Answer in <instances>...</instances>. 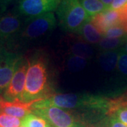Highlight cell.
Returning a JSON list of instances; mask_svg holds the SVG:
<instances>
[{
	"mask_svg": "<svg viewBox=\"0 0 127 127\" xmlns=\"http://www.w3.org/2000/svg\"><path fill=\"white\" fill-rule=\"evenodd\" d=\"M26 84L22 95L23 102H32L48 98L52 94L45 60L41 57L28 59Z\"/></svg>",
	"mask_w": 127,
	"mask_h": 127,
	"instance_id": "cell-1",
	"label": "cell"
},
{
	"mask_svg": "<svg viewBox=\"0 0 127 127\" xmlns=\"http://www.w3.org/2000/svg\"><path fill=\"white\" fill-rule=\"evenodd\" d=\"M109 98L100 95L86 93H59L53 94L48 98L36 101L32 105V110L49 107H56L64 109L88 108L100 110L106 114L109 108Z\"/></svg>",
	"mask_w": 127,
	"mask_h": 127,
	"instance_id": "cell-2",
	"label": "cell"
},
{
	"mask_svg": "<svg viewBox=\"0 0 127 127\" xmlns=\"http://www.w3.org/2000/svg\"><path fill=\"white\" fill-rule=\"evenodd\" d=\"M56 14L64 31L76 33L81 26L91 18L78 0H61Z\"/></svg>",
	"mask_w": 127,
	"mask_h": 127,
	"instance_id": "cell-3",
	"label": "cell"
},
{
	"mask_svg": "<svg viewBox=\"0 0 127 127\" xmlns=\"http://www.w3.org/2000/svg\"><path fill=\"white\" fill-rule=\"evenodd\" d=\"M56 26L57 20L53 12L26 20L18 36V42L33 40L45 36L54 31Z\"/></svg>",
	"mask_w": 127,
	"mask_h": 127,
	"instance_id": "cell-4",
	"label": "cell"
},
{
	"mask_svg": "<svg viewBox=\"0 0 127 127\" xmlns=\"http://www.w3.org/2000/svg\"><path fill=\"white\" fill-rule=\"evenodd\" d=\"M23 18L16 11L0 14V45L11 50L17 45L18 36L22 30Z\"/></svg>",
	"mask_w": 127,
	"mask_h": 127,
	"instance_id": "cell-5",
	"label": "cell"
},
{
	"mask_svg": "<svg viewBox=\"0 0 127 127\" xmlns=\"http://www.w3.org/2000/svg\"><path fill=\"white\" fill-rule=\"evenodd\" d=\"M61 0H19L16 11L26 20L56 11Z\"/></svg>",
	"mask_w": 127,
	"mask_h": 127,
	"instance_id": "cell-6",
	"label": "cell"
},
{
	"mask_svg": "<svg viewBox=\"0 0 127 127\" xmlns=\"http://www.w3.org/2000/svg\"><path fill=\"white\" fill-rule=\"evenodd\" d=\"M22 55L18 52L0 45V94L4 93Z\"/></svg>",
	"mask_w": 127,
	"mask_h": 127,
	"instance_id": "cell-7",
	"label": "cell"
},
{
	"mask_svg": "<svg viewBox=\"0 0 127 127\" xmlns=\"http://www.w3.org/2000/svg\"><path fill=\"white\" fill-rule=\"evenodd\" d=\"M35 114L45 119L49 124L56 127H85L71 114L64 109L56 107H42L32 110Z\"/></svg>",
	"mask_w": 127,
	"mask_h": 127,
	"instance_id": "cell-8",
	"label": "cell"
},
{
	"mask_svg": "<svg viewBox=\"0 0 127 127\" xmlns=\"http://www.w3.org/2000/svg\"><path fill=\"white\" fill-rule=\"evenodd\" d=\"M27 69V60L21 57L17 64L16 71L9 86L3 93L4 100L7 102L22 101Z\"/></svg>",
	"mask_w": 127,
	"mask_h": 127,
	"instance_id": "cell-9",
	"label": "cell"
},
{
	"mask_svg": "<svg viewBox=\"0 0 127 127\" xmlns=\"http://www.w3.org/2000/svg\"><path fill=\"white\" fill-rule=\"evenodd\" d=\"M122 16L121 10L107 9L91 18V21L102 35L111 28L121 26Z\"/></svg>",
	"mask_w": 127,
	"mask_h": 127,
	"instance_id": "cell-10",
	"label": "cell"
},
{
	"mask_svg": "<svg viewBox=\"0 0 127 127\" xmlns=\"http://www.w3.org/2000/svg\"><path fill=\"white\" fill-rule=\"evenodd\" d=\"M37 100L26 102L23 101L7 102L3 100L1 102V112L17 118L23 119L32 112V105Z\"/></svg>",
	"mask_w": 127,
	"mask_h": 127,
	"instance_id": "cell-11",
	"label": "cell"
},
{
	"mask_svg": "<svg viewBox=\"0 0 127 127\" xmlns=\"http://www.w3.org/2000/svg\"><path fill=\"white\" fill-rule=\"evenodd\" d=\"M70 55L83 59H90L94 55V50L83 39H73L69 43Z\"/></svg>",
	"mask_w": 127,
	"mask_h": 127,
	"instance_id": "cell-12",
	"label": "cell"
},
{
	"mask_svg": "<svg viewBox=\"0 0 127 127\" xmlns=\"http://www.w3.org/2000/svg\"><path fill=\"white\" fill-rule=\"evenodd\" d=\"M82 39L88 43L98 44L103 38L91 21L84 23L76 32Z\"/></svg>",
	"mask_w": 127,
	"mask_h": 127,
	"instance_id": "cell-13",
	"label": "cell"
},
{
	"mask_svg": "<svg viewBox=\"0 0 127 127\" xmlns=\"http://www.w3.org/2000/svg\"><path fill=\"white\" fill-rule=\"evenodd\" d=\"M119 52L116 50L103 51L99 55V62L102 68L105 71H112L117 64Z\"/></svg>",
	"mask_w": 127,
	"mask_h": 127,
	"instance_id": "cell-14",
	"label": "cell"
},
{
	"mask_svg": "<svg viewBox=\"0 0 127 127\" xmlns=\"http://www.w3.org/2000/svg\"><path fill=\"white\" fill-rule=\"evenodd\" d=\"M83 8L85 9L90 18H93L97 14L103 12L107 7L101 0H78Z\"/></svg>",
	"mask_w": 127,
	"mask_h": 127,
	"instance_id": "cell-15",
	"label": "cell"
},
{
	"mask_svg": "<svg viewBox=\"0 0 127 127\" xmlns=\"http://www.w3.org/2000/svg\"><path fill=\"white\" fill-rule=\"evenodd\" d=\"M127 42V36L120 38H106L103 37L98 43V47L102 51L114 50L119 46Z\"/></svg>",
	"mask_w": 127,
	"mask_h": 127,
	"instance_id": "cell-16",
	"label": "cell"
},
{
	"mask_svg": "<svg viewBox=\"0 0 127 127\" xmlns=\"http://www.w3.org/2000/svg\"><path fill=\"white\" fill-rule=\"evenodd\" d=\"M22 125L26 127H50L45 119L35 114H29L22 120Z\"/></svg>",
	"mask_w": 127,
	"mask_h": 127,
	"instance_id": "cell-17",
	"label": "cell"
},
{
	"mask_svg": "<svg viewBox=\"0 0 127 127\" xmlns=\"http://www.w3.org/2000/svg\"><path fill=\"white\" fill-rule=\"evenodd\" d=\"M87 64V60L79 57L71 55L67 59L66 67L68 70L73 72H76L81 71L86 67Z\"/></svg>",
	"mask_w": 127,
	"mask_h": 127,
	"instance_id": "cell-18",
	"label": "cell"
},
{
	"mask_svg": "<svg viewBox=\"0 0 127 127\" xmlns=\"http://www.w3.org/2000/svg\"><path fill=\"white\" fill-rule=\"evenodd\" d=\"M21 124V119L0 112V127H20Z\"/></svg>",
	"mask_w": 127,
	"mask_h": 127,
	"instance_id": "cell-19",
	"label": "cell"
},
{
	"mask_svg": "<svg viewBox=\"0 0 127 127\" xmlns=\"http://www.w3.org/2000/svg\"><path fill=\"white\" fill-rule=\"evenodd\" d=\"M127 36V32L122 26H117L108 29L103 34L102 37L106 38H120Z\"/></svg>",
	"mask_w": 127,
	"mask_h": 127,
	"instance_id": "cell-20",
	"label": "cell"
},
{
	"mask_svg": "<svg viewBox=\"0 0 127 127\" xmlns=\"http://www.w3.org/2000/svg\"><path fill=\"white\" fill-rule=\"evenodd\" d=\"M117 68L120 72L127 76V54L120 52L117 61Z\"/></svg>",
	"mask_w": 127,
	"mask_h": 127,
	"instance_id": "cell-21",
	"label": "cell"
},
{
	"mask_svg": "<svg viewBox=\"0 0 127 127\" xmlns=\"http://www.w3.org/2000/svg\"><path fill=\"white\" fill-rule=\"evenodd\" d=\"M102 127H127V126L116 117L112 116L104 119L102 124Z\"/></svg>",
	"mask_w": 127,
	"mask_h": 127,
	"instance_id": "cell-22",
	"label": "cell"
},
{
	"mask_svg": "<svg viewBox=\"0 0 127 127\" xmlns=\"http://www.w3.org/2000/svg\"><path fill=\"white\" fill-rule=\"evenodd\" d=\"M112 116L127 126V107L119 108L114 113Z\"/></svg>",
	"mask_w": 127,
	"mask_h": 127,
	"instance_id": "cell-23",
	"label": "cell"
},
{
	"mask_svg": "<svg viewBox=\"0 0 127 127\" xmlns=\"http://www.w3.org/2000/svg\"><path fill=\"white\" fill-rule=\"evenodd\" d=\"M127 4V0H113L108 9L112 10H120L123 9Z\"/></svg>",
	"mask_w": 127,
	"mask_h": 127,
	"instance_id": "cell-24",
	"label": "cell"
},
{
	"mask_svg": "<svg viewBox=\"0 0 127 127\" xmlns=\"http://www.w3.org/2000/svg\"><path fill=\"white\" fill-rule=\"evenodd\" d=\"M14 0H0V14L4 12L6 7Z\"/></svg>",
	"mask_w": 127,
	"mask_h": 127,
	"instance_id": "cell-25",
	"label": "cell"
},
{
	"mask_svg": "<svg viewBox=\"0 0 127 127\" xmlns=\"http://www.w3.org/2000/svg\"><path fill=\"white\" fill-rule=\"evenodd\" d=\"M101 1H102V2L107 7V9H108V7L109 6V5L111 4V3L113 1V0H101Z\"/></svg>",
	"mask_w": 127,
	"mask_h": 127,
	"instance_id": "cell-26",
	"label": "cell"
},
{
	"mask_svg": "<svg viewBox=\"0 0 127 127\" xmlns=\"http://www.w3.org/2000/svg\"><path fill=\"white\" fill-rule=\"evenodd\" d=\"M124 52H124V53H126V54H127V43L126 44V45H125V47H124Z\"/></svg>",
	"mask_w": 127,
	"mask_h": 127,
	"instance_id": "cell-27",
	"label": "cell"
},
{
	"mask_svg": "<svg viewBox=\"0 0 127 127\" xmlns=\"http://www.w3.org/2000/svg\"><path fill=\"white\" fill-rule=\"evenodd\" d=\"M3 100H4V99H3V98L1 97V96L0 95V101H3Z\"/></svg>",
	"mask_w": 127,
	"mask_h": 127,
	"instance_id": "cell-28",
	"label": "cell"
},
{
	"mask_svg": "<svg viewBox=\"0 0 127 127\" xmlns=\"http://www.w3.org/2000/svg\"><path fill=\"white\" fill-rule=\"evenodd\" d=\"M1 101H0V112H1Z\"/></svg>",
	"mask_w": 127,
	"mask_h": 127,
	"instance_id": "cell-29",
	"label": "cell"
},
{
	"mask_svg": "<svg viewBox=\"0 0 127 127\" xmlns=\"http://www.w3.org/2000/svg\"><path fill=\"white\" fill-rule=\"evenodd\" d=\"M24 127V126H22V127Z\"/></svg>",
	"mask_w": 127,
	"mask_h": 127,
	"instance_id": "cell-30",
	"label": "cell"
},
{
	"mask_svg": "<svg viewBox=\"0 0 127 127\" xmlns=\"http://www.w3.org/2000/svg\"></svg>",
	"mask_w": 127,
	"mask_h": 127,
	"instance_id": "cell-31",
	"label": "cell"
},
{
	"mask_svg": "<svg viewBox=\"0 0 127 127\" xmlns=\"http://www.w3.org/2000/svg\"></svg>",
	"mask_w": 127,
	"mask_h": 127,
	"instance_id": "cell-32",
	"label": "cell"
}]
</instances>
